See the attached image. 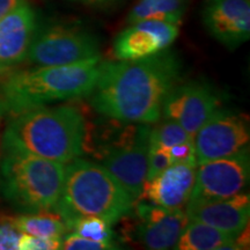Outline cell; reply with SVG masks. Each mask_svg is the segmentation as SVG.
<instances>
[{"instance_id": "obj_13", "label": "cell", "mask_w": 250, "mask_h": 250, "mask_svg": "<svg viewBox=\"0 0 250 250\" xmlns=\"http://www.w3.org/2000/svg\"><path fill=\"white\" fill-rule=\"evenodd\" d=\"M202 20L213 39L236 49L250 37V0H205Z\"/></svg>"}, {"instance_id": "obj_11", "label": "cell", "mask_w": 250, "mask_h": 250, "mask_svg": "<svg viewBox=\"0 0 250 250\" xmlns=\"http://www.w3.org/2000/svg\"><path fill=\"white\" fill-rule=\"evenodd\" d=\"M136 237L147 249L174 248L189 218L183 210H171L144 198L136 202Z\"/></svg>"}, {"instance_id": "obj_22", "label": "cell", "mask_w": 250, "mask_h": 250, "mask_svg": "<svg viewBox=\"0 0 250 250\" xmlns=\"http://www.w3.org/2000/svg\"><path fill=\"white\" fill-rule=\"evenodd\" d=\"M173 158H171L169 151L164 146L159 145L155 142L149 140L148 155H147V176L146 180L155 176L156 174L161 173L166 168L173 165Z\"/></svg>"}, {"instance_id": "obj_7", "label": "cell", "mask_w": 250, "mask_h": 250, "mask_svg": "<svg viewBox=\"0 0 250 250\" xmlns=\"http://www.w3.org/2000/svg\"><path fill=\"white\" fill-rule=\"evenodd\" d=\"M149 133L148 124L130 127L120 144L107 146L100 156L101 165L116 177L133 202L142 195L147 176Z\"/></svg>"}, {"instance_id": "obj_4", "label": "cell", "mask_w": 250, "mask_h": 250, "mask_svg": "<svg viewBox=\"0 0 250 250\" xmlns=\"http://www.w3.org/2000/svg\"><path fill=\"white\" fill-rule=\"evenodd\" d=\"M133 199L101 164L74 159L65 166V177L55 212L67 228L80 218L98 217L111 225L130 213Z\"/></svg>"}, {"instance_id": "obj_6", "label": "cell", "mask_w": 250, "mask_h": 250, "mask_svg": "<svg viewBox=\"0 0 250 250\" xmlns=\"http://www.w3.org/2000/svg\"><path fill=\"white\" fill-rule=\"evenodd\" d=\"M101 58L98 37L72 24H54L36 30L26 61L33 66H59Z\"/></svg>"}, {"instance_id": "obj_17", "label": "cell", "mask_w": 250, "mask_h": 250, "mask_svg": "<svg viewBox=\"0 0 250 250\" xmlns=\"http://www.w3.org/2000/svg\"><path fill=\"white\" fill-rule=\"evenodd\" d=\"M239 236V235H237ZM237 236L199 221L189 220L177 240V250L241 249Z\"/></svg>"}, {"instance_id": "obj_28", "label": "cell", "mask_w": 250, "mask_h": 250, "mask_svg": "<svg viewBox=\"0 0 250 250\" xmlns=\"http://www.w3.org/2000/svg\"><path fill=\"white\" fill-rule=\"evenodd\" d=\"M6 114L5 112V109L2 108V105H1V103H0V124H1V120H2V117H4V115Z\"/></svg>"}, {"instance_id": "obj_27", "label": "cell", "mask_w": 250, "mask_h": 250, "mask_svg": "<svg viewBox=\"0 0 250 250\" xmlns=\"http://www.w3.org/2000/svg\"><path fill=\"white\" fill-rule=\"evenodd\" d=\"M71 1L81 2V4H86V5L100 6V5H108V4H111V2L117 1V0H71Z\"/></svg>"}, {"instance_id": "obj_2", "label": "cell", "mask_w": 250, "mask_h": 250, "mask_svg": "<svg viewBox=\"0 0 250 250\" xmlns=\"http://www.w3.org/2000/svg\"><path fill=\"white\" fill-rule=\"evenodd\" d=\"M85 117L72 105L40 107L11 115L1 147L67 165L85 151Z\"/></svg>"}, {"instance_id": "obj_23", "label": "cell", "mask_w": 250, "mask_h": 250, "mask_svg": "<svg viewBox=\"0 0 250 250\" xmlns=\"http://www.w3.org/2000/svg\"><path fill=\"white\" fill-rule=\"evenodd\" d=\"M114 242H103L95 241V240L87 239V237L80 236L76 233L65 234L62 239L61 249L66 250H105L115 249Z\"/></svg>"}, {"instance_id": "obj_3", "label": "cell", "mask_w": 250, "mask_h": 250, "mask_svg": "<svg viewBox=\"0 0 250 250\" xmlns=\"http://www.w3.org/2000/svg\"><path fill=\"white\" fill-rule=\"evenodd\" d=\"M101 58L59 66L12 70L0 81V103L17 115L57 102L89 96L98 81Z\"/></svg>"}, {"instance_id": "obj_14", "label": "cell", "mask_w": 250, "mask_h": 250, "mask_svg": "<svg viewBox=\"0 0 250 250\" xmlns=\"http://www.w3.org/2000/svg\"><path fill=\"white\" fill-rule=\"evenodd\" d=\"M36 30V13L26 1L0 19V76L26 61Z\"/></svg>"}, {"instance_id": "obj_16", "label": "cell", "mask_w": 250, "mask_h": 250, "mask_svg": "<svg viewBox=\"0 0 250 250\" xmlns=\"http://www.w3.org/2000/svg\"><path fill=\"white\" fill-rule=\"evenodd\" d=\"M184 208L189 220L210 225L237 236L248 227L250 196L248 192H241L219 201L189 202Z\"/></svg>"}, {"instance_id": "obj_9", "label": "cell", "mask_w": 250, "mask_h": 250, "mask_svg": "<svg viewBox=\"0 0 250 250\" xmlns=\"http://www.w3.org/2000/svg\"><path fill=\"white\" fill-rule=\"evenodd\" d=\"M197 165L249 148V124L242 115L219 108L195 134Z\"/></svg>"}, {"instance_id": "obj_10", "label": "cell", "mask_w": 250, "mask_h": 250, "mask_svg": "<svg viewBox=\"0 0 250 250\" xmlns=\"http://www.w3.org/2000/svg\"><path fill=\"white\" fill-rule=\"evenodd\" d=\"M220 108L215 90L199 81L176 83L166 98L161 116L173 121L195 137L206 121Z\"/></svg>"}, {"instance_id": "obj_25", "label": "cell", "mask_w": 250, "mask_h": 250, "mask_svg": "<svg viewBox=\"0 0 250 250\" xmlns=\"http://www.w3.org/2000/svg\"><path fill=\"white\" fill-rule=\"evenodd\" d=\"M62 239L57 237H41L23 234L19 241V249L21 250H56L61 249Z\"/></svg>"}, {"instance_id": "obj_18", "label": "cell", "mask_w": 250, "mask_h": 250, "mask_svg": "<svg viewBox=\"0 0 250 250\" xmlns=\"http://www.w3.org/2000/svg\"><path fill=\"white\" fill-rule=\"evenodd\" d=\"M188 0H139L127 15L131 24L144 20L164 21L180 26L186 14Z\"/></svg>"}, {"instance_id": "obj_5", "label": "cell", "mask_w": 250, "mask_h": 250, "mask_svg": "<svg viewBox=\"0 0 250 250\" xmlns=\"http://www.w3.org/2000/svg\"><path fill=\"white\" fill-rule=\"evenodd\" d=\"M65 166L1 147L0 197L21 213L54 211L62 193Z\"/></svg>"}, {"instance_id": "obj_20", "label": "cell", "mask_w": 250, "mask_h": 250, "mask_svg": "<svg viewBox=\"0 0 250 250\" xmlns=\"http://www.w3.org/2000/svg\"><path fill=\"white\" fill-rule=\"evenodd\" d=\"M149 140L164 146L165 148L170 149L175 146L195 142V138L188 133L181 125L173 121L164 120V123H160L151 129Z\"/></svg>"}, {"instance_id": "obj_8", "label": "cell", "mask_w": 250, "mask_h": 250, "mask_svg": "<svg viewBox=\"0 0 250 250\" xmlns=\"http://www.w3.org/2000/svg\"><path fill=\"white\" fill-rule=\"evenodd\" d=\"M250 179L249 148L197 165L195 184L189 202L226 199L245 192Z\"/></svg>"}, {"instance_id": "obj_24", "label": "cell", "mask_w": 250, "mask_h": 250, "mask_svg": "<svg viewBox=\"0 0 250 250\" xmlns=\"http://www.w3.org/2000/svg\"><path fill=\"white\" fill-rule=\"evenodd\" d=\"M22 233L15 225L13 217H0V250L19 249Z\"/></svg>"}, {"instance_id": "obj_1", "label": "cell", "mask_w": 250, "mask_h": 250, "mask_svg": "<svg viewBox=\"0 0 250 250\" xmlns=\"http://www.w3.org/2000/svg\"><path fill=\"white\" fill-rule=\"evenodd\" d=\"M181 72V59L168 49L134 61L100 62L90 102L110 120L154 124L160 121L165 100L179 83Z\"/></svg>"}, {"instance_id": "obj_21", "label": "cell", "mask_w": 250, "mask_h": 250, "mask_svg": "<svg viewBox=\"0 0 250 250\" xmlns=\"http://www.w3.org/2000/svg\"><path fill=\"white\" fill-rule=\"evenodd\" d=\"M68 230H72V233H76L87 239L95 240V241L112 242V237H114L111 225L98 217L78 219L71 224Z\"/></svg>"}, {"instance_id": "obj_26", "label": "cell", "mask_w": 250, "mask_h": 250, "mask_svg": "<svg viewBox=\"0 0 250 250\" xmlns=\"http://www.w3.org/2000/svg\"><path fill=\"white\" fill-rule=\"evenodd\" d=\"M24 1L26 0H0V19L4 18Z\"/></svg>"}, {"instance_id": "obj_12", "label": "cell", "mask_w": 250, "mask_h": 250, "mask_svg": "<svg viewBox=\"0 0 250 250\" xmlns=\"http://www.w3.org/2000/svg\"><path fill=\"white\" fill-rule=\"evenodd\" d=\"M180 33L177 24L144 20L129 24L116 36L112 56L117 61H134L164 51L173 44Z\"/></svg>"}, {"instance_id": "obj_19", "label": "cell", "mask_w": 250, "mask_h": 250, "mask_svg": "<svg viewBox=\"0 0 250 250\" xmlns=\"http://www.w3.org/2000/svg\"><path fill=\"white\" fill-rule=\"evenodd\" d=\"M13 220L19 230L28 235L62 239L68 232L65 221L55 211L21 213L13 217Z\"/></svg>"}, {"instance_id": "obj_15", "label": "cell", "mask_w": 250, "mask_h": 250, "mask_svg": "<svg viewBox=\"0 0 250 250\" xmlns=\"http://www.w3.org/2000/svg\"><path fill=\"white\" fill-rule=\"evenodd\" d=\"M196 169V162L173 164L145 181L139 198L166 208L183 210L191 196Z\"/></svg>"}]
</instances>
